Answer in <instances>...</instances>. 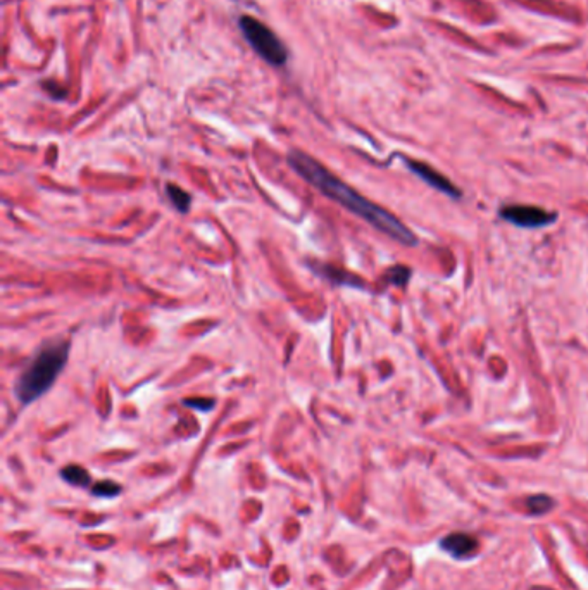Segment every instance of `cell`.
<instances>
[{
  "mask_svg": "<svg viewBox=\"0 0 588 590\" xmlns=\"http://www.w3.org/2000/svg\"><path fill=\"white\" fill-rule=\"evenodd\" d=\"M288 164L292 166V169L295 171L299 177L311 183L313 186H316L321 194H325L326 197H330L332 201L344 206L345 209H349L352 214L364 219L366 223H369L371 226L377 228L378 231L389 235L390 238L402 243V246H418L416 235L412 233L409 228L404 225L399 218H395V216L389 213L387 209L374 204V202L367 201V199L362 197L359 192H355L352 186H349L345 181H342L340 178H337L335 174L330 173L325 166L320 164L317 161H314L311 156L300 152V150H292V152L288 154Z\"/></svg>",
  "mask_w": 588,
  "mask_h": 590,
  "instance_id": "6da1fadb",
  "label": "cell"
},
{
  "mask_svg": "<svg viewBox=\"0 0 588 590\" xmlns=\"http://www.w3.org/2000/svg\"><path fill=\"white\" fill-rule=\"evenodd\" d=\"M68 356V340H54L45 344L16 381L14 394L18 401L21 404H31L42 397L64 369Z\"/></svg>",
  "mask_w": 588,
  "mask_h": 590,
  "instance_id": "7a4b0ae2",
  "label": "cell"
},
{
  "mask_svg": "<svg viewBox=\"0 0 588 590\" xmlns=\"http://www.w3.org/2000/svg\"><path fill=\"white\" fill-rule=\"evenodd\" d=\"M238 24L248 46L254 48L266 63L271 64V66H283L287 63V47L269 30L266 24L257 21V19L251 18V16L240 18Z\"/></svg>",
  "mask_w": 588,
  "mask_h": 590,
  "instance_id": "3957f363",
  "label": "cell"
},
{
  "mask_svg": "<svg viewBox=\"0 0 588 590\" xmlns=\"http://www.w3.org/2000/svg\"><path fill=\"white\" fill-rule=\"evenodd\" d=\"M502 219L520 228H545L557 221V213L535 206H504L499 209Z\"/></svg>",
  "mask_w": 588,
  "mask_h": 590,
  "instance_id": "277c9868",
  "label": "cell"
},
{
  "mask_svg": "<svg viewBox=\"0 0 588 590\" xmlns=\"http://www.w3.org/2000/svg\"><path fill=\"white\" fill-rule=\"evenodd\" d=\"M404 162H406L407 168H409L416 177L421 178L424 183H428L431 189L439 190L440 194L448 195L451 199H461V195H463V192H461V190L457 189V186L448 180V178H445L443 174H440L439 171L430 168V166L424 164V162L412 161V159H404Z\"/></svg>",
  "mask_w": 588,
  "mask_h": 590,
  "instance_id": "5b68a950",
  "label": "cell"
},
{
  "mask_svg": "<svg viewBox=\"0 0 588 590\" xmlns=\"http://www.w3.org/2000/svg\"><path fill=\"white\" fill-rule=\"evenodd\" d=\"M445 552L454 556L456 559H468L473 557L478 551V540L469 534H451L443 537L440 542Z\"/></svg>",
  "mask_w": 588,
  "mask_h": 590,
  "instance_id": "8992f818",
  "label": "cell"
},
{
  "mask_svg": "<svg viewBox=\"0 0 588 590\" xmlns=\"http://www.w3.org/2000/svg\"><path fill=\"white\" fill-rule=\"evenodd\" d=\"M61 477L75 487H87L90 483V473L85 468L69 465L61 470Z\"/></svg>",
  "mask_w": 588,
  "mask_h": 590,
  "instance_id": "52a82bcc",
  "label": "cell"
},
{
  "mask_svg": "<svg viewBox=\"0 0 588 590\" xmlns=\"http://www.w3.org/2000/svg\"><path fill=\"white\" fill-rule=\"evenodd\" d=\"M166 194L179 213H187V211L190 209L191 197H190V194H187L183 189H179V186L169 183V185H166Z\"/></svg>",
  "mask_w": 588,
  "mask_h": 590,
  "instance_id": "ba28073f",
  "label": "cell"
},
{
  "mask_svg": "<svg viewBox=\"0 0 588 590\" xmlns=\"http://www.w3.org/2000/svg\"><path fill=\"white\" fill-rule=\"evenodd\" d=\"M526 506L532 515H544V512L550 511L554 507V500L549 495H533L526 500Z\"/></svg>",
  "mask_w": 588,
  "mask_h": 590,
  "instance_id": "9c48e42d",
  "label": "cell"
},
{
  "mask_svg": "<svg viewBox=\"0 0 588 590\" xmlns=\"http://www.w3.org/2000/svg\"><path fill=\"white\" fill-rule=\"evenodd\" d=\"M121 492V485L111 482V480H104V482L95 483L92 488V494L97 497H114Z\"/></svg>",
  "mask_w": 588,
  "mask_h": 590,
  "instance_id": "30bf717a",
  "label": "cell"
},
{
  "mask_svg": "<svg viewBox=\"0 0 588 590\" xmlns=\"http://www.w3.org/2000/svg\"><path fill=\"white\" fill-rule=\"evenodd\" d=\"M409 276H411V270L404 266L390 268V270L387 271V278H389V282L394 285H399V287L406 285L407 280H409Z\"/></svg>",
  "mask_w": 588,
  "mask_h": 590,
  "instance_id": "8fae6325",
  "label": "cell"
},
{
  "mask_svg": "<svg viewBox=\"0 0 588 590\" xmlns=\"http://www.w3.org/2000/svg\"><path fill=\"white\" fill-rule=\"evenodd\" d=\"M185 404L199 411H209L214 406V401L212 399H187Z\"/></svg>",
  "mask_w": 588,
  "mask_h": 590,
  "instance_id": "7c38bea8",
  "label": "cell"
}]
</instances>
